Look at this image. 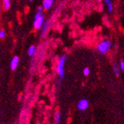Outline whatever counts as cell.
I'll list each match as a JSON object with an SVG mask.
<instances>
[{"label": "cell", "instance_id": "cell-6", "mask_svg": "<svg viewBox=\"0 0 124 124\" xmlns=\"http://www.w3.org/2000/svg\"><path fill=\"white\" fill-rule=\"evenodd\" d=\"M20 62V58L17 56V55H15L13 58H11V61H10V67L11 70H15L17 69V67L19 64Z\"/></svg>", "mask_w": 124, "mask_h": 124}, {"label": "cell", "instance_id": "cell-13", "mask_svg": "<svg viewBox=\"0 0 124 124\" xmlns=\"http://www.w3.org/2000/svg\"><path fill=\"white\" fill-rule=\"evenodd\" d=\"M6 37V31L3 29L0 30V39H4Z\"/></svg>", "mask_w": 124, "mask_h": 124}, {"label": "cell", "instance_id": "cell-15", "mask_svg": "<svg viewBox=\"0 0 124 124\" xmlns=\"http://www.w3.org/2000/svg\"><path fill=\"white\" fill-rule=\"evenodd\" d=\"M119 67H120V70H122V71H123V72H124V61H123V60L120 61V66H119Z\"/></svg>", "mask_w": 124, "mask_h": 124}, {"label": "cell", "instance_id": "cell-1", "mask_svg": "<svg viewBox=\"0 0 124 124\" xmlns=\"http://www.w3.org/2000/svg\"><path fill=\"white\" fill-rule=\"evenodd\" d=\"M43 9L42 6H39L36 9V15L34 17V20H33V28L36 30H39L41 29L43 23L45 21V17L43 15Z\"/></svg>", "mask_w": 124, "mask_h": 124}, {"label": "cell", "instance_id": "cell-10", "mask_svg": "<svg viewBox=\"0 0 124 124\" xmlns=\"http://www.w3.org/2000/svg\"><path fill=\"white\" fill-rule=\"evenodd\" d=\"M36 48L33 45L30 46L27 49V54H28L29 56L31 57V58H33L35 54H36Z\"/></svg>", "mask_w": 124, "mask_h": 124}, {"label": "cell", "instance_id": "cell-9", "mask_svg": "<svg viewBox=\"0 0 124 124\" xmlns=\"http://www.w3.org/2000/svg\"><path fill=\"white\" fill-rule=\"evenodd\" d=\"M112 68H113V71L116 77H119L120 74V67L118 66L116 62H114L113 64H112Z\"/></svg>", "mask_w": 124, "mask_h": 124}, {"label": "cell", "instance_id": "cell-5", "mask_svg": "<svg viewBox=\"0 0 124 124\" xmlns=\"http://www.w3.org/2000/svg\"><path fill=\"white\" fill-rule=\"evenodd\" d=\"M89 102L87 99H82L77 104V108L79 110H85L89 108Z\"/></svg>", "mask_w": 124, "mask_h": 124}, {"label": "cell", "instance_id": "cell-19", "mask_svg": "<svg viewBox=\"0 0 124 124\" xmlns=\"http://www.w3.org/2000/svg\"><path fill=\"white\" fill-rule=\"evenodd\" d=\"M0 30H1V26H0Z\"/></svg>", "mask_w": 124, "mask_h": 124}, {"label": "cell", "instance_id": "cell-8", "mask_svg": "<svg viewBox=\"0 0 124 124\" xmlns=\"http://www.w3.org/2000/svg\"><path fill=\"white\" fill-rule=\"evenodd\" d=\"M2 8L4 11H7L11 8V0H2Z\"/></svg>", "mask_w": 124, "mask_h": 124}, {"label": "cell", "instance_id": "cell-3", "mask_svg": "<svg viewBox=\"0 0 124 124\" xmlns=\"http://www.w3.org/2000/svg\"><path fill=\"white\" fill-rule=\"evenodd\" d=\"M67 56L65 54L61 55V58L58 60V64H57V73L59 78L61 79H64V66H65V62H66Z\"/></svg>", "mask_w": 124, "mask_h": 124}, {"label": "cell", "instance_id": "cell-17", "mask_svg": "<svg viewBox=\"0 0 124 124\" xmlns=\"http://www.w3.org/2000/svg\"><path fill=\"white\" fill-rule=\"evenodd\" d=\"M114 48H117V45H116V44H115V45L114 46Z\"/></svg>", "mask_w": 124, "mask_h": 124}, {"label": "cell", "instance_id": "cell-7", "mask_svg": "<svg viewBox=\"0 0 124 124\" xmlns=\"http://www.w3.org/2000/svg\"><path fill=\"white\" fill-rule=\"evenodd\" d=\"M54 3V0H43L42 2V8L44 10L48 11L50 9Z\"/></svg>", "mask_w": 124, "mask_h": 124}, {"label": "cell", "instance_id": "cell-18", "mask_svg": "<svg viewBox=\"0 0 124 124\" xmlns=\"http://www.w3.org/2000/svg\"><path fill=\"white\" fill-rule=\"evenodd\" d=\"M29 1H30V2H33V0H29Z\"/></svg>", "mask_w": 124, "mask_h": 124}, {"label": "cell", "instance_id": "cell-12", "mask_svg": "<svg viewBox=\"0 0 124 124\" xmlns=\"http://www.w3.org/2000/svg\"><path fill=\"white\" fill-rule=\"evenodd\" d=\"M61 120V114L60 111H57L54 115V124H60Z\"/></svg>", "mask_w": 124, "mask_h": 124}, {"label": "cell", "instance_id": "cell-11", "mask_svg": "<svg viewBox=\"0 0 124 124\" xmlns=\"http://www.w3.org/2000/svg\"><path fill=\"white\" fill-rule=\"evenodd\" d=\"M103 1L106 3L107 7H108V11L109 13H112L114 11V5H113L112 2H111V0H103Z\"/></svg>", "mask_w": 124, "mask_h": 124}, {"label": "cell", "instance_id": "cell-14", "mask_svg": "<svg viewBox=\"0 0 124 124\" xmlns=\"http://www.w3.org/2000/svg\"><path fill=\"white\" fill-rule=\"evenodd\" d=\"M83 75L85 77H88V76H89V74H90V69L89 67H85L83 69Z\"/></svg>", "mask_w": 124, "mask_h": 124}, {"label": "cell", "instance_id": "cell-4", "mask_svg": "<svg viewBox=\"0 0 124 124\" xmlns=\"http://www.w3.org/2000/svg\"><path fill=\"white\" fill-rule=\"evenodd\" d=\"M50 26H51V21L49 20H45L44 23H43L42 26L40 29L41 30V36L42 38H44V37L46 36Z\"/></svg>", "mask_w": 124, "mask_h": 124}, {"label": "cell", "instance_id": "cell-16", "mask_svg": "<svg viewBox=\"0 0 124 124\" xmlns=\"http://www.w3.org/2000/svg\"><path fill=\"white\" fill-rule=\"evenodd\" d=\"M2 10V3H1V1H0V13H1Z\"/></svg>", "mask_w": 124, "mask_h": 124}, {"label": "cell", "instance_id": "cell-2", "mask_svg": "<svg viewBox=\"0 0 124 124\" xmlns=\"http://www.w3.org/2000/svg\"><path fill=\"white\" fill-rule=\"evenodd\" d=\"M112 42L109 39H105L100 42L97 46L98 52L101 54H107L110 50L111 47H112Z\"/></svg>", "mask_w": 124, "mask_h": 124}]
</instances>
